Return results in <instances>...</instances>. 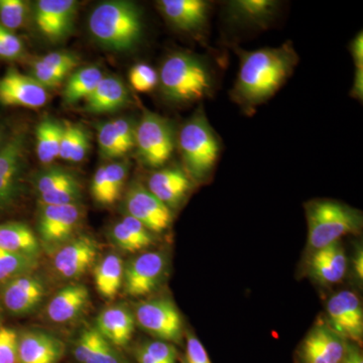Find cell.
Returning <instances> with one entry per match:
<instances>
[{
	"mask_svg": "<svg viewBox=\"0 0 363 363\" xmlns=\"http://www.w3.org/2000/svg\"><path fill=\"white\" fill-rule=\"evenodd\" d=\"M89 300L87 286L83 284H70L61 289L48 303L45 315L52 323H70L85 312Z\"/></svg>",
	"mask_w": 363,
	"mask_h": 363,
	"instance_id": "cell-23",
	"label": "cell"
},
{
	"mask_svg": "<svg viewBox=\"0 0 363 363\" xmlns=\"http://www.w3.org/2000/svg\"><path fill=\"white\" fill-rule=\"evenodd\" d=\"M135 357L138 363H159L147 352L142 346H138L135 350Z\"/></svg>",
	"mask_w": 363,
	"mask_h": 363,
	"instance_id": "cell-51",
	"label": "cell"
},
{
	"mask_svg": "<svg viewBox=\"0 0 363 363\" xmlns=\"http://www.w3.org/2000/svg\"><path fill=\"white\" fill-rule=\"evenodd\" d=\"M305 210L308 247L313 252L358 233L362 226V215L358 210L334 200H312L306 203Z\"/></svg>",
	"mask_w": 363,
	"mask_h": 363,
	"instance_id": "cell-5",
	"label": "cell"
},
{
	"mask_svg": "<svg viewBox=\"0 0 363 363\" xmlns=\"http://www.w3.org/2000/svg\"><path fill=\"white\" fill-rule=\"evenodd\" d=\"M130 82L138 92H150L159 85V74L147 64H136L130 69Z\"/></svg>",
	"mask_w": 363,
	"mask_h": 363,
	"instance_id": "cell-37",
	"label": "cell"
},
{
	"mask_svg": "<svg viewBox=\"0 0 363 363\" xmlns=\"http://www.w3.org/2000/svg\"><path fill=\"white\" fill-rule=\"evenodd\" d=\"M76 124L66 121L63 124V133H62L61 143H60V159L64 161L70 160L72 147H73L74 138H75Z\"/></svg>",
	"mask_w": 363,
	"mask_h": 363,
	"instance_id": "cell-46",
	"label": "cell"
},
{
	"mask_svg": "<svg viewBox=\"0 0 363 363\" xmlns=\"http://www.w3.org/2000/svg\"><path fill=\"white\" fill-rule=\"evenodd\" d=\"M45 294L44 279L33 272L18 277L1 288L2 303L14 316H26L35 311Z\"/></svg>",
	"mask_w": 363,
	"mask_h": 363,
	"instance_id": "cell-16",
	"label": "cell"
},
{
	"mask_svg": "<svg viewBox=\"0 0 363 363\" xmlns=\"http://www.w3.org/2000/svg\"><path fill=\"white\" fill-rule=\"evenodd\" d=\"M0 250L39 259V238L28 224L6 222L0 224Z\"/></svg>",
	"mask_w": 363,
	"mask_h": 363,
	"instance_id": "cell-27",
	"label": "cell"
},
{
	"mask_svg": "<svg viewBox=\"0 0 363 363\" xmlns=\"http://www.w3.org/2000/svg\"><path fill=\"white\" fill-rule=\"evenodd\" d=\"M97 138L100 156L104 159H119L126 156L130 152L121 140L113 121L99 124Z\"/></svg>",
	"mask_w": 363,
	"mask_h": 363,
	"instance_id": "cell-32",
	"label": "cell"
},
{
	"mask_svg": "<svg viewBox=\"0 0 363 363\" xmlns=\"http://www.w3.org/2000/svg\"><path fill=\"white\" fill-rule=\"evenodd\" d=\"M74 0H39L35 4L38 30L50 42H60L70 35L77 13Z\"/></svg>",
	"mask_w": 363,
	"mask_h": 363,
	"instance_id": "cell-15",
	"label": "cell"
},
{
	"mask_svg": "<svg viewBox=\"0 0 363 363\" xmlns=\"http://www.w3.org/2000/svg\"><path fill=\"white\" fill-rule=\"evenodd\" d=\"M28 138L18 130L0 149V214L16 206L26 192Z\"/></svg>",
	"mask_w": 363,
	"mask_h": 363,
	"instance_id": "cell-6",
	"label": "cell"
},
{
	"mask_svg": "<svg viewBox=\"0 0 363 363\" xmlns=\"http://www.w3.org/2000/svg\"><path fill=\"white\" fill-rule=\"evenodd\" d=\"M80 204L40 205L38 231L40 247L55 253L73 238L82 220Z\"/></svg>",
	"mask_w": 363,
	"mask_h": 363,
	"instance_id": "cell-8",
	"label": "cell"
},
{
	"mask_svg": "<svg viewBox=\"0 0 363 363\" xmlns=\"http://www.w3.org/2000/svg\"><path fill=\"white\" fill-rule=\"evenodd\" d=\"M40 62L61 73L68 75L77 67L79 60L76 55L69 52H52L40 59Z\"/></svg>",
	"mask_w": 363,
	"mask_h": 363,
	"instance_id": "cell-42",
	"label": "cell"
},
{
	"mask_svg": "<svg viewBox=\"0 0 363 363\" xmlns=\"http://www.w3.org/2000/svg\"><path fill=\"white\" fill-rule=\"evenodd\" d=\"M28 6L23 0H0V25L13 32L25 25Z\"/></svg>",
	"mask_w": 363,
	"mask_h": 363,
	"instance_id": "cell-36",
	"label": "cell"
},
{
	"mask_svg": "<svg viewBox=\"0 0 363 363\" xmlns=\"http://www.w3.org/2000/svg\"><path fill=\"white\" fill-rule=\"evenodd\" d=\"M0 363H18V334L11 327L0 326Z\"/></svg>",
	"mask_w": 363,
	"mask_h": 363,
	"instance_id": "cell-39",
	"label": "cell"
},
{
	"mask_svg": "<svg viewBox=\"0 0 363 363\" xmlns=\"http://www.w3.org/2000/svg\"><path fill=\"white\" fill-rule=\"evenodd\" d=\"M95 329L117 348L125 347L135 334V314L128 306H111L98 315Z\"/></svg>",
	"mask_w": 363,
	"mask_h": 363,
	"instance_id": "cell-24",
	"label": "cell"
},
{
	"mask_svg": "<svg viewBox=\"0 0 363 363\" xmlns=\"http://www.w3.org/2000/svg\"><path fill=\"white\" fill-rule=\"evenodd\" d=\"M85 109L92 113H111L123 108L130 102L128 87L117 77H104L86 98Z\"/></svg>",
	"mask_w": 363,
	"mask_h": 363,
	"instance_id": "cell-26",
	"label": "cell"
},
{
	"mask_svg": "<svg viewBox=\"0 0 363 363\" xmlns=\"http://www.w3.org/2000/svg\"><path fill=\"white\" fill-rule=\"evenodd\" d=\"M38 266L39 259L35 257L0 250V288L18 277L32 274Z\"/></svg>",
	"mask_w": 363,
	"mask_h": 363,
	"instance_id": "cell-31",
	"label": "cell"
},
{
	"mask_svg": "<svg viewBox=\"0 0 363 363\" xmlns=\"http://www.w3.org/2000/svg\"><path fill=\"white\" fill-rule=\"evenodd\" d=\"M124 206L128 216L140 221L150 233H164L173 220L172 210L140 183L128 188Z\"/></svg>",
	"mask_w": 363,
	"mask_h": 363,
	"instance_id": "cell-13",
	"label": "cell"
},
{
	"mask_svg": "<svg viewBox=\"0 0 363 363\" xmlns=\"http://www.w3.org/2000/svg\"><path fill=\"white\" fill-rule=\"evenodd\" d=\"M88 26L93 38L111 51H130L142 39V13L130 1L98 4L90 14Z\"/></svg>",
	"mask_w": 363,
	"mask_h": 363,
	"instance_id": "cell-3",
	"label": "cell"
},
{
	"mask_svg": "<svg viewBox=\"0 0 363 363\" xmlns=\"http://www.w3.org/2000/svg\"><path fill=\"white\" fill-rule=\"evenodd\" d=\"M135 323L157 340L180 343L183 319L176 305L166 298H152L136 306Z\"/></svg>",
	"mask_w": 363,
	"mask_h": 363,
	"instance_id": "cell-9",
	"label": "cell"
},
{
	"mask_svg": "<svg viewBox=\"0 0 363 363\" xmlns=\"http://www.w3.org/2000/svg\"><path fill=\"white\" fill-rule=\"evenodd\" d=\"M350 96L360 102L363 100V69H355Z\"/></svg>",
	"mask_w": 363,
	"mask_h": 363,
	"instance_id": "cell-49",
	"label": "cell"
},
{
	"mask_svg": "<svg viewBox=\"0 0 363 363\" xmlns=\"http://www.w3.org/2000/svg\"><path fill=\"white\" fill-rule=\"evenodd\" d=\"M89 150V136L87 131L81 126L76 125L75 138L72 147L70 160L73 162H82Z\"/></svg>",
	"mask_w": 363,
	"mask_h": 363,
	"instance_id": "cell-45",
	"label": "cell"
},
{
	"mask_svg": "<svg viewBox=\"0 0 363 363\" xmlns=\"http://www.w3.org/2000/svg\"><path fill=\"white\" fill-rule=\"evenodd\" d=\"M350 54L355 69H363V33H358L350 43Z\"/></svg>",
	"mask_w": 363,
	"mask_h": 363,
	"instance_id": "cell-48",
	"label": "cell"
},
{
	"mask_svg": "<svg viewBox=\"0 0 363 363\" xmlns=\"http://www.w3.org/2000/svg\"><path fill=\"white\" fill-rule=\"evenodd\" d=\"M177 138L173 123L154 112L145 111L136 124L135 147L145 166L162 168L176 149Z\"/></svg>",
	"mask_w": 363,
	"mask_h": 363,
	"instance_id": "cell-7",
	"label": "cell"
},
{
	"mask_svg": "<svg viewBox=\"0 0 363 363\" xmlns=\"http://www.w3.org/2000/svg\"><path fill=\"white\" fill-rule=\"evenodd\" d=\"M77 181L78 179L66 169L50 168L38 174L33 182H35V191L39 196Z\"/></svg>",
	"mask_w": 363,
	"mask_h": 363,
	"instance_id": "cell-34",
	"label": "cell"
},
{
	"mask_svg": "<svg viewBox=\"0 0 363 363\" xmlns=\"http://www.w3.org/2000/svg\"><path fill=\"white\" fill-rule=\"evenodd\" d=\"M111 240L117 247L126 252H138L145 250V245L133 235L123 221L117 222L111 230Z\"/></svg>",
	"mask_w": 363,
	"mask_h": 363,
	"instance_id": "cell-38",
	"label": "cell"
},
{
	"mask_svg": "<svg viewBox=\"0 0 363 363\" xmlns=\"http://www.w3.org/2000/svg\"><path fill=\"white\" fill-rule=\"evenodd\" d=\"M184 357L188 363H211L201 341L191 333L186 335V354Z\"/></svg>",
	"mask_w": 363,
	"mask_h": 363,
	"instance_id": "cell-44",
	"label": "cell"
},
{
	"mask_svg": "<svg viewBox=\"0 0 363 363\" xmlns=\"http://www.w3.org/2000/svg\"><path fill=\"white\" fill-rule=\"evenodd\" d=\"M0 314H1V308H0Z\"/></svg>",
	"mask_w": 363,
	"mask_h": 363,
	"instance_id": "cell-55",
	"label": "cell"
},
{
	"mask_svg": "<svg viewBox=\"0 0 363 363\" xmlns=\"http://www.w3.org/2000/svg\"><path fill=\"white\" fill-rule=\"evenodd\" d=\"M184 169L194 183L205 182L213 173L221 152V143L203 106L186 121L177 138Z\"/></svg>",
	"mask_w": 363,
	"mask_h": 363,
	"instance_id": "cell-4",
	"label": "cell"
},
{
	"mask_svg": "<svg viewBox=\"0 0 363 363\" xmlns=\"http://www.w3.org/2000/svg\"><path fill=\"white\" fill-rule=\"evenodd\" d=\"M342 363H363L362 353L358 346L350 342L348 344L347 352Z\"/></svg>",
	"mask_w": 363,
	"mask_h": 363,
	"instance_id": "cell-50",
	"label": "cell"
},
{
	"mask_svg": "<svg viewBox=\"0 0 363 363\" xmlns=\"http://www.w3.org/2000/svg\"><path fill=\"white\" fill-rule=\"evenodd\" d=\"M236 52L240 70L230 98L250 116L285 85L298 65V56L290 40L279 47L238 49Z\"/></svg>",
	"mask_w": 363,
	"mask_h": 363,
	"instance_id": "cell-1",
	"label": "cell"
},
{
	"mask_svg": "<svg viewBox=\"0 0 363 363\" xmlns=\"http://www.w3.org/2000/svg\"><path fill=\"white\" fill-rule=\"evenodd\" d=\"M6 133H4V128L0 125V149H1L2 145H4V142H6Z\"/></svg>",
	"mask_w": 363,
	"mask_h": 363,
	"instance_id": "cell-53",
	"label": "cell"
},
{
	"mask_svg": "<svg viewBox=\"0 0 363 363\" xmlns=\"http://www.w3.org/2000/svg\"><path fill=\"white\" fill-rule=\"evenodd\" d=\"M194 187V182L181 168H164L155 172L147 181V190L167 207H178Z\"/></svg>",
	"mask_w": 363,
	"mask_h": 363,
	"instance_id": "cell-20",
	"label": "cell"
},
{
	"mask_svg": "<svg viewBox=\"0 0 363 363\" xmlns=\"http://www.w3.org/2000/svg\"><path fill=\"white\" fill-rule=\"evenodd\" d=\"M140 346L159 363H177L178 362V350L172 343L156 339V340L147 341Z\"/></svg>",
	"mask_w": 363,
	"mask_h": 363,
	"instance_id": "cell-40",
	"label": "cell"
},
{
	"mask_svg": "<svg viewBox=\"0 0 363 363\" xmlns=\"http://www.w3.org/2000/svg\"><path fill=\"white\" fill-rule=\"evenodd\" d=\"M65 353V342L49 332L26 330L18 335V363H60Z\"/></svg>",
	"mask_w": 363,
	"mask_h": 363,
	"instance_id": "cell-19",
	"label": "cell"
},
{
	"mask_svg": "<svg viewBox=\"0 0 363 363\" xmlns=\"http://www.w3.org/2000/svg\"><path fill=\"white\" fill-rule=\"evenodd\" d=\"M327 324L347 341L362 344L363 310L359 298L352 291L334 294L327 303Z\"/></svg>",
	"mask_w": 363,
	"mask_h": 363,
	"instance_id": "cell-12",
	"label": "cell"
},
{
	"mask_svg": "<svg viewBox=\"0 0 363 363\" xmlns=\"http://www.w3.org/2000/svg\"><path fill=\"white\" fill-rule=\"evenodd\" d=\"M347 269V257L340 241L314 250L309 262L312 278L323 285H334L344 278Z\"/></svg>",
	"mask_w": 363,
	"mask_h": 363,
	"instance_id": "cell-25",
	"label": "cell"
},
{
	"mask_svg": "<svg viewBox=\"0 0 363 363\" xmlns=\"http://www.w3.org/2000/svg\"><path fill=\"white\" fill-rule=\"evenodd\" d=\"M157 7L173 28L180 32L202 33L209 21L210 4L204 0H161Z\"/></svg>",
	"mask_w": 363,
	"mask_h": 363,
	"instance_id": "cell-18",
	"label": "cell"
},
{
	"mask_svg": "<svg viewBox=\"0 0 363 363\" xmlns=\"http://www.w3.org/2000/svg\"><path fill=\"white\" fill-rule=\"evenodd\" d=\"M353 262H354V269L355 272H357V278L362 281L363 279V253L362 250L360 248L359 250L355 255L354 259H353Z\"/></svg>",
	"mask_w": 363,
	"mask_h": 363,
	"instance_id": "cell-52",
	"label": "cell"
},
{
	"mask_svg": "<svg viewBox=\"0 0 363 363\" xmlns=\"http://www.w3.org/2000/svg\"><path fill=\"white\" fill-rule=\"evenodd\" d=\"M157 74L162 96L172 104H195L213 91L211 68L204 59L193 52H172L162 62Z\"/></svg>",
	"mask_w": 363,
	"mask_h": 363,
	"instance_id": "cell-2",
	"label": "cell"
},
{
	"mask_svg": "<svg viewBox=\"0 0 363 363\" xmlns=\"http://www.w3.org/2000/svg\"><path fill=\"white\" fill-rule=\"evenodd\" d=\"M62 133L63 124L55 119L45 118L38 124L35 130L37 154L42 164H49L58 159Z\"/></svg>",
	"mask_w": 363,
	"mask_h": 363,
	"instance_id": "cell-30",
	"label": "cell"
},
{
	"mask_svg": "<svg viewBox=\"0 0 363 363\" xmlns=\"http://www.w3.org/2000/svg\"><path fill=\"white\" fill-rule=\"evenodd\" d=\"M48 102V91L32 76L11 68L0 79V104L39 108Z\"/></svg>",
	"mask_w": 363,
	"mask_h": 363,
	"instance_id": "cell-17",
	"label": "cell"
},
{
	"mask_svg": "<svg viewBox=\"0 0 363 363\" xmlns=\"http://www.w3.org/2000/svg\"><path fill=\"white\" fill-rule=\"evenodd\" d=\"M66 76L65 74L45 65L40 60L33 62L32 77L45 89L57 87L63 82Z\"/></svg>",
	"mask_w": 363,
	"mask_h": 363,
	"instance_id": "cell-41",
	"label": "cell"
},
{
	"mask_svg": "<svg viewBox=\"0 0 363 363\" xmlns=\"http://www.w3.org/2000/svg\"><path fill=\"white\" fill-rule=\"evenodd\" d=\"M98 252L99 245L94 238L76 236L54 253L52 267L62 279H79L94 266Z\"/></svg>",
	"mask_w": 363,
	"mask_h": 363,
	"instance_id": "cell-14",
	"label": "cell"
},
{
	"mask_svg": "<svg viewBox=\"0 0 363 363\" xmlns=\"http://www.w3.org/2000/svg\"><path fill=\"white\" fill-rule=\"evenodd\" d=\"M72 354L77 363H130L119 348L107 341L95 327L81 332Z\"/></svg>",
	"mask_w": 363,
	"mask_h": 363,
	"instance_id": "cell-21",
	"label": "cell"
},
{
	"mask_svg": "<svg viewBox=\"0 0 363 363\" xmlns=\"http://www.w3.org/2000/svg\"><path fill=\"white\" fill-rule=\"evenodd\" d=\"M279 6L276 0H231L227 2L226 14L235 25L264 30L276 20Z\"/></svg>",
	"mask_w": 363,
	"mask_h": 363,
	"instance_id": "cell-22",
	"label": "cell"
},
{
	"mask_svg": "<svg viewBox=\"0 0 363 363\" xmlns=\"http://www.w3.org/2000/svg\"><path fill=\"white\" fill-rule=\"evenodd\" d=\"M81 199L82 188L79 181L38 196L39 205L80 204Z\"/></svg>",
	"mask_w": 363,
	"mask_h": 363,
	"instance_id": "cell-35",
	"label": "cell"
},
{
	"mask_svg": "<svg viewBox=\"0 0 363 363\" xmlns=\"http://www.w3.org/2000/svg\"><path fill=\"white\" fill-rule=\"evenodd\" d=\"M91 193L95 201L105 205V194H106V179H105V166L100 167L93 177Z\"/></svg>",
	"mask_w": 363,
	"mask_h": 363,
	"instance_id": "cell-47",
	"label": "cell"
},
{
	"mask_svg": "<svg viewBox=\"0 0 363 363\" xmlns=\"http://www.w3.org/2000/svg\"><path fill=\"white\" fill-rule=\"evenodd\" d=\"M104 78L101 69L97 66L83 67L74 72L64 89V102L71 105L77 104L81 99H86Z\"/></svg>",
	"mask_w": 363,
	"mask_h": 363,
	"instance_id": "cell-29",
	"label": "cell"
},
{
	"mask_svg": "<svg viewBox=\"0 0 363 363\" xmlns=\"http://www.w3.org/2000/svg\"><path fill=\"white\" fill-rule=\"evenodd\" d=\"M181 363H188L187 359H186L185 357H183L180 359Z\"/></svg>",
	"mask_w": 363,
	"mask_h": 363,
	"instance_id": "cell-54",
	"label": "cell"
},
{
	"mask_svg": "<svg viewBox=\"0 0 363 363\" xmlns=\"http://www.w3.org/2000/svg\"><path fill=\"white\" fill-rule=\"evenodd\" d=\"M128 162H114L105 166V179H106V194L105 205H111L121 197V192L128 176Z\"/></svg>",
	"mask_w": 363,
	"mask_h": 363,
	"instance_id": "cell-33",
	"label": "cell"
},
{
	"mask_svg": "<svg viewBox=\"0 0 363 363\" xmlns=\"http://www.w3.org/2000/svg\"><path fill=\"white\" fill-rule=\"evenodd\" d=\"M124 264L116 253H109L94 267V283L98 294L106 300L118 295L123 286Z\"/></svg>",
	"mask_w": 363,
	"mask_h": 363,
	"instance_id": "cell-28",
	"label": "cell"
},
{
	"mask_svg": "<svg viewBox=\"0 0 363 363\" xmlns=\"http://www.w3.org/2000/svg\"><path fill=\"white\" fill-rule=\"evenodd\" d=\"M348 344L320 319L298 346L296 363H342Z\"/></svg>",
	"mask_w": 363,
	"mask_h": 363,
	"instance_id": "cell-11",
	"label": "cell"
},
{
	"mask_svg": "<svg viewBox=\"0 0 363 363\" xmlns=\"http://www.w3.org/2000/svg\"><path fill=\"white\" fill-rule=\"evenodd\" d=\"M168 259L162 252H143L124 266V291L130 297H143L157 290L166 276Z\"/></svg>",
	"mask_w": 363,
	"mask_h": 363,
	"instance_id": "cell-10",
	"label": "cell"
},
{
	"mask_svg": "<svg viewBox=\"0 0 363 363\" xmlns=\"http://www.w3.org/2000/svg\"><path fill=\"white\" fill-rule=\"evenodd\" d=\"M23 51V44L13 32L0 25V59L20 58Z\"/></svg>",
	"mask_w": 363,
	"mask_h": 363,
	"instance_id": "cell-43",
	"label": "cell"
}]
</instances>
